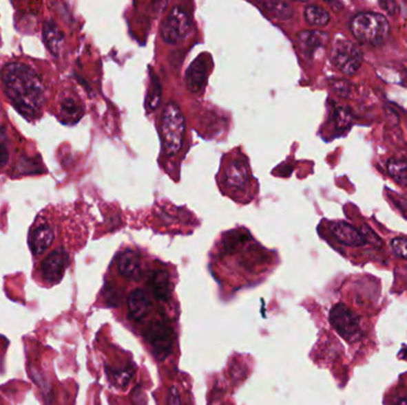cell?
<instances>
[{
    "mask_svg": "<svg viewBox=\"0 0 407 405\" xmlns=\"http://www.w3.org/2000/svg\"><path fill=\"white\" fill-rule=\"evenodd\" d=\"M5 93L19 113L28 119L39 117L45 101L40 75L23 62H9L1 69Z\"/></svg>",
    "mask_w": 407,
    "mask_h": 405,
    "instance_id": "cell-1",
    "label": "cell"
},
{
    "mask_svg": "<svg viewBox=\"0 0 407 405\" xmlns=\"http://www.w3.org/2000/svg\"><path fill=\"white\" fill-rule=\"evenodd\" d=\"M351 29L359 43L379 47L388 39L390 25L380 13L361 12L353 18Z\"/></svg>",
    "mask_w": 407,
    "mask_h": 405,
    "instance_id": "cell-2",
    "label": "cell"
},
{
    "mask_svg": "<svg viewBox=\"0 0 407 405\" xmlns=\"http://www.w3.org/2000/svg\"><path fill=\"white\" fill-rule=\"evenodd\" d=\"M185 131L186 124L181 109L174 102H169L163 109L160 124L161 140L167 155L173 156L179 153L184 143Z\"/></svg>",
    "mask_w": 407,
    "mask_h": 405,
    "instance_id": "cell-3",
    "label": "cell"
},
{
    "mask_svg": "<svg viewBox=\"0 0 407 405\" xmlns=\"http://www.w3.org/2000/svg\"><path fill=\"white\" fill-rule=\"evenodd\" d=\"M192 29V18L189 13L184 8L176 6L169 11L166 19L163 21L161 36L166 43L178 44L186 39Z\"/></svg>",
    "mask_w": 407,
    "mask_h": 405,
    "instance_id": "cell-4",
    "label": "cell"
},
{
    "mask_svg": "<svg viewBox=\"0 0 407 405\" xmlns=\"http://www.w3.org/2000/svg\"><path fill=\"white\" fill-rule=\"evenodd\" d=\"M330 323L346 341L353 342L361 336L359 316L343 303L333 305V309L330 310Z\"/></svg>",
    "mask_w": 407,
    "mask_h": 405,
    "instance_id": "cell-5",
    "label": "cell"
},
{
    "mask_svg": "<svg viewBox=\"0 0 407 405\" xmlns=\"http://www.w3.org/2000/svg\"><path fill=\"white\" fill-rule=\"evenodd\" d=\"M331 61L346 75H354L364 61L361 49L349 41L342 39L333 45Z\"/></svg>",
    "mask_w": 407,
    "mask_h": 405,
    "instance_id": "cell-6",
    "label": "cell"
},
{
    "mask_svg": "<svg viewBox=\"0 0 407 405\" xmlns=\"http://www.w3.org/2000/svg\"><path fill=\"white\" fill-rule=\"evenodd\" d=\"M145 338L158 359H165L171 352L174 334L168 323L163 321L150 323L145 329Z\"/></svg>",
    "mask_w": 407,
    "mask_h": 405,
    "instance_id": "cell-7",
    "label": "cell"
},
{
    "mask_svg": "<svg viewBox=\"0 0 407 405\" xmlns=\"http://www.w3.org/2000/svg\"><path fill=\"white\" fill-rule=\"evenodd\" d=\"M70 264V254L63 248H57L44 259L41 265V272L44 281L50 284L61 281L67 266Z\"/></svg>",
    "mask_w": 407,
    "mask_h": 405,
    "instance_id": "cell-8",
    "label": "cell"
},
{
    "mask_svg": "<svg viewBox=\"0 0 407 405\" xmlns=\"http://www.w3.org/2000/svg\"><path fill=\"white\" fill-rule=\"evenodd\" d=\"M209 58L204 54L194 60L186 70V86L193 94L202 93L209 76Z\"/></svg>",
    "mask_w": 407,
    "mask_h": 405,
    "instance_id": "cell-9",
    "label": "cell"
},
{
    "mask_svg": "<svg viewBox=\"0 0 407 405\" xmlns=\"http://www.w3.org/2000/svg\"><path fill=\"white\" fill-rule=\"evenodd\" d=\"M55 233L53 227L47 221H36L29 234L31 251L35 256H42L53 245Z\"/></svg>",
    "mask_w": 407,
    "mask_h": 405,
    "instance_id": "cell-10",
    "label": "cell"
},
{
    "mask_svg": "<svg viewBox=\"0 0 407 405\" xmlns=\"http://www.w3.org/2000/svg\"><path fill=\"white\" fill-rule=\"evenodd\" d=\"M117 267H118L119 274L127 279L137 281L143 274L140 254L132 250H127L119 254Z\"/></svg>",
    "mask_w": 407,
    "mask_h": 405,
    "instance_id": "cell-11",
    "label": "cell"
},
{
    "mask_svg": "<svg viewBox=\"0 0 407 405\" xmlns=\"http://www.w3.org/2000/svg\"><path fill=\"white\" fill-rule=\"evenodd\" d=\"M331 231H333L335 238L346 246L351 248H359L366 245V240L361 234L359 230H356L351 223L344 221L333 222L331 225Z\"/></svg>",
    "mask_w": 407,
    "mask_h": 405,
    "instance_id": "cell-12",
    "label": "cell"
},
{
    "mask_svg": "<svg viewBox=\"0 0 407 405\" xmlns=\"http://www.w3.org/2000/svg\"><path fill=\"white\" fill-rule=\"evenodd\" d=\"M249 181V169L243 161H232L224 173V182L231 189H242Z\"/></svg>",
    "mask_w": 407,
    "mask_h": 405,
    "instance_id": "cell-13",
    "label": "cell"
},
{
    "mask_svg": "<svg viewBox=\"0 0 407 405\" xmlns=\"http://www.w3.org/2000/svg\"><path fill=\"white\" fill-rule=\"evenodd\" d=\"M152 300L143 289H135L127 296V309L132 318L140 320L152 310Z\"/></svg>",
    "mask_w": 407,
    "mask_h": 405,
    "instance_id": "cell-14",
    "label": "cell"
},
{
    "mask_svg": "<svg viewBox=\"0 0 407 405\" xmlns=\"http://www.w3.org/2000/svg\"><path fill=\"white\" fill-rule=\"evenodd\" d=\"M328 39V34H325L323 31H302L299 34L298 42L300 49L306 54L307 56H313L315 52L324 48Z\"/></svg>",
    "mask_w": 407,
    "mask_h": 405,
    "instance_id": "cell-15",
    "label": "cell"
},
{
    "mask_svg": "<svg viewBox=\"0 0 407 405\" xmlns=\"http://www.w3.org/2000/svg\"><path fill=\"white\" fill-rule=\"evenodd\" d=\"M150 292L158 300H168L171 297V279L166 271H154L148 281Z\"/></svg>",
    "mask_w": 407,
    "mask_h": 405,
    "instance_id": "cell-16",
    "label": "cell"
},
{
    "mask_svg": "<svg viewBox=\"0 0 407 405\" xmlns=\"http://www.w3.org/2000/svg\"><path fill=\"white\" fill-rule=\"evenodd\" d=\"M44 43L49 49V52L57 56L61 50L62 44L65 42V34L57 26L53 19H48L44 22L43 25Z\"/></svg>",
    "mask_w": 407,
    "mask_h": 405,
    "instance_id": "cell-17",
    "label": "cell"
},
{
    "mask_svg": "<svg viewBox=\"0 0 407 405\" xmlns=\"http://www.w3.org/2000/svg\"><path fill=\"white\" fill-rule=\"evenodd\" d=\"M304 17L309 24L313 26H325L330 22V14L328 11L318 5L307 6L304 11Z\"/></svg>",
    "mask_w": 407,
    "mask_h": 405,
    "instance_id": "cell-18",
    "label": "cell"
},
{
    "mask_svg": "<svg viewBox=\"0 0 407 405\" xmlns=\"http://www.w3.org/2000/svg\"><path fill=\"white\" fill-rule=\"evenodd\" d=\"M83 109L74 99L67 98L62 101L61 116L66 122H76L83 117Z\"/></svg>",
    "mask_w": 407,
    "mask_h": 405,
    "instance_id": "cell-19",
    "label": "cell"
},
{
    "mask_svg": "<svg viewBox=\"0 0 407 405\" xmlns=\"http://www.w3.org/2000/svg\"><path fill=\"white\" fill-rule=\"evenodd\" d=\"M387 170L390 177L395 182L407 187V162L400 160H390L387 163Z\"/></svg>",
    "mask_w": 407,
    "mask_h": 405,
    "instance_id": "cell-20",
    "label": "cell"
},
{
    "mask_svg": "<svg viewBox=\"0 0 407 405\" xmlns=\"http://www.w3.org/2000/svg\"><path fill=\"white\" fill-rule=\"evenodd\" d=\"M262 6L279 21H287L293 14L292 6L287 3H262Z\"/></svg>",
    "mask_w": 407,
    "mask_h": 405,
    "instance_id": "cell-21",
    "label": "cell"
},
{
    "mask_svg": "<svg viewBox=\"0 0 407 405\" xmlns=\"http://www.w3.org/2000/svg\"><path fill=\"white\" fill-rule=\"evenodd\" d=\"M9 160V140L6 135V129L4 127H0V169L8 166Z\"/></svg>",
    "mask_w": 407,
    "mask_h": 405,
    "instance_id": "cell-22",
    "label": "cell"
},
{
    "mask_svg": "<svg viewBox=\"0 0 407 405\" xmlns=\"http://www.w3.org/2000/svg\"><path fill=\"white\" fill-rule=\"evenodd\" d=\"M361 234H362L364 240H366V243H369L374 248H382V245H384L382 244V240H381L380 237L375 232L373 231L371 227L364 225L362 230H361Z\"/></svg>",
    "mask_w": 407,
    "mask_h": 405,
    "instance_id": "cell-23",
    "label": "cell"
},
{
    "mask_svg": "<svg viewBox=\"0 0 407 405\" xmlns=\"http://www.w3.org/2000/svg\"><path fill=\"white\" fill-rule=\"evenodd\" d=\"M393 252L398 257L403 258L407 261V239L406 238H394L390 243Z\"/></svg>",
    "mask_w": 407,
    "mask_h": 405,
    "instance_id": "cell-24",
    "label": "cell"
},
{
    "mask_svg": "<svg viewBox=\"0 0 407 405\" xmlns=\"http://www.w3.org/2000/svg\"><path fill=\"white\" fill-rule=\"evenodd\" d=\"M114 379V383L118 384V385H124V384L129 383L130 382V379H132V372H129V371H123V372H114V375H112Z\"/></svg>",
    "mask_w": 407,
    "mask_h": 405,
    "instance_id": "cell-25",
    "label": "cell"
},
{
    "mask_svg": "<svg viewBox=\"0 0 407 405\" xmlns=\"http://www.w3.org/2000/svg\"><path fill=\"white\" fill-rule=\"evenodd\" d=\"M168 405H181L180 401L179 392L176 388H171L169 392V397H168Z\"/></svg>",
    "mask_w": 407,
    "mask_h": 405,
    "instance_id": "cell-26",
    "label": "cell"
},
{
    "mask_svg": "<svg viewBox=\"0 0 407 405\" xmlns=\"http://www.w3.org/2000/svg\"><path fill=\"white\" fill-rule=\"evenodd\" d=\"M380 6L382 8V10H385L386 12L390 13V14H394V13L397 12V4L393 3V1H390V3H380Z\"/></svg>",
    "mask_w": 407,
    "mask_h": 405,
    "instance_id": "cell-27",
    "label": "cell"
}]
</instances>
